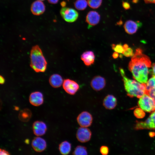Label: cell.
<instances>
[{
    "label": "cell",
    "mask_w": 155,
    "mask_h": 155,
    "mask_svg": "<svg viewBox=\"0 0 155 155\" xmlns=\"http://www.w3.org/2000/svg\"><path fill=\"white\" fill-rule=\"evenodd\" d=\"M151 61L140 48L136 50L129 64V69L133 78L137 81L146 84L147 82L149 69L152 67Z\"/></svg>",
    "instance_id": "6da1fadb"
},
{
    "label": "cell",
    "mask_w": 155,
    "mask_h": 155,
    "mask_svg": "<svg viewBox=\"0 0 155 155\" xmlns=\"http://www.w3.org/2000/svg\"><path fill=\"white\" fill-rule=\"evenodd\" d=\"M120 72L123 78L125 89L127 94L130 97L140 98L147 94L145 83H142L129 79L125 75L124 70L120 68Z\"/></svg>",
    "instance_id": "7a4b0ae2"
},
{
    "label": "cell",
    "mask_w": 155,
    "mask_h": 155,
    "mask_svg": "<svg viewBox=\"0 0 155 155\" xmlns=\"http://www.w3.org/2000/svg\"><path fill=\"white\" fill-rule=\"evenodd\" d=\"M30 66L36 72H44L46 70L47 62L42 51L38 45L33 46L30 54Z\"/></svg>",
    "instance_id": "3957f363"
},
{
    "label": "cell",
    "mask_w": 155,
    "mask_h": 155,
    "mask_svg": "<svg viewBox=\"0 0 155 155\" xmlns=\"http://www.w3.org/2000/svg\"><path fill=\"white\" fill-rule=\"evenodd\" d=\"M139 98L138 102L139 107L145 112L151 113L155 110V102L148 94Z\"/></svg>",
    "instance_id": "277c9868"
},
{
    "label": "cell",
    "mask_w": 155,
    "mask_h": 155,
    "mask_svg": "<svg viewBox=\"0 0 155 155\" xmlns=\"http://www.w3.org/2000/svg\"><path fill=\"white\" fill-rule=\"evenodd\" d=\"M76 120L80 127H88L91 126L92 123L93 117L90 113L84 111L78 115Z\"/></svg>",
    "instance_id": "5b68a950"
},
{
    "label": "cell",
    "mask_w": 155,
    "mask_h": 155,
    "mask_svg": "<svg viewBox=\"0 0 155 155\" xmlns=\"http://www.w3.org/2000/svg\"><path fill=\"white\" fill-rule=\"evenodd\" d=\"M60 14L66 22H72L75 21L78 17V12L73 9L63 7L60 11Z\"/></svg>",
    "instance_id": "8992f818"
},
{
    "label": "cell",
    "mask_w": 155,
    "mask_h": 155,
    "mask_svg": "<svg viewBox=\"0 0 155 155\" xmlns=\"http://www.w3.org/2000/svg\"><path fill=\"white\" fill-rule=\"evenodd\" d=\"M136 129H155V110L151 112L149 117L144 121L138 122L136 124Z\"/></svg>",
    "instance_id": "52a82bcc"
},
{
    "label": "cell",
    "mask_w": 155,
    "mask_h": 155,
    "mask_svg": "<svg viewBox=\"0 0 155 155\" xmlns=\"http://www.w3.org/2000/svg\"><path fill=\"white\" fill-rule=\"evenodd\" d=\"M92 133L88 127H80L77 131L76 138L81 143H86L91 139Z\"/></svg>",
    "instance_id": "ba28073f"
},
{
    "label": "cell",
    "mask_w": 155,
    "mask_h": 155,
    "mask_svg": "<svg viewBox=\"0 0 155 155\" xmlns=\"http://www.w3.org/2000/svg\"><path fill=\"white\" fill-rule=\"evenodd\" d=\"M63 87L66 92L71 95H74L79 89L78 84L69 79H66L64 80Z\"/></svg>",
    "instance_id": "9c48e42d"
},
{
    "label": "cell",
    "mask_w": 155,
    "mask_h": 155,
    "mask_svg": "<svg viewBox=\"0 0 155 155\" xmlns=\"http://www.w3.org/2000/svg\"><path fill=\"white\" fill-rule=\"evenodd\" d=\"M142 25L141 22L139 21L135 22L129 20L125 22L124 25V28L127 33L132 34L136 33Z\"/></svg>",
    "instance_id": "30bf717a"
},
{
    "label": "cell",
    "mask_w": 155,
    "mask_h": 155,
    "mask_svg": "<svg viewBox=\"0 0 155 155\" xmlns=\"http://www.w3.org/2000/svg\"><path fill=\"white\" fill-rule=\"evenodd\" d=\"M106 84V81L105 78L99 75L95 76L90 82V86L92 88L97 91L103 89Z\"/></svg>",
    "instance_id": "8fae6325"
},
{
    "label": "cell",
    "mask_w": 155,
    "mask_h": 155,
    "mask_svg": "<svg viewBox=\"0 0 155 155\" xmlns=\"http://www.w3.org/2000/svg\"><path fill=\"white\" fill-rule=\"evenodd\" d=\"M32 129L35 135L37 136H41L45 133L47 129V127L44 122L37 121L33 123Z\"/></svg>",
    "instance_id": "7c38bea8"
},
{
    "label": "cell",
    "mask_w": 155,
    "mask_h": 155,
    "mask_svg": "<svg viewBox=\"0 0 155 155\" xmlns=\"http://www.w3.org/2000/svg\"><path fill=\"white\" fill-rule=\"evenodd\" d=\"M31 145L33 149L37 152L44 151L46 148L47 146L46 141L43 138L39 137L33 139Z\"/></svg>",
    "instance_id": "4fadbf2b"
},
{
    "label": "cell",
    "mask_w": 155,
    "mask_h": 155,
    "mask_svg": "<svg viewBox=\"0 0 155 155\" xmlns=\"http://www.w3.org/2000/svg\"><path fill=\"white\" fill-rule=\"evenodd\" d=\"M29 101L32 105L36 106H39L43 103V95L39 91L32 92L30 95Z\"/></svg>",
    "instance_id": "5bb4252c"
},
{
    "label": "cell",
    "mask_w": 155,
    "mask_h": 155,
    "mask_svg": "<svg viewBox=\"0 0 155 155\" xmlns=\"http://www.w3.org/2000/svg\"><path fill=\"white\" fill-rule=\"evenodd\" d=\"M117 100L116 98L113 95L108 94L104 98L102 105L103 106L108 110H112L116 106Z\"/></svg>",
    "instance_id": "9a60e30c"
},
{
    "label": "cell",
    "mask_w": 155,
    "mask_h": 155,
    "mask_svg": "<svg viewBox=\"0 0 155 155\" xmlns=\"http://www.w3.org/2000/svg\"><path fill=\"white\" fill-rule=\"evenodd\" d=\"M45 7L44 4L41 1L37 0L34 1L31 7L32 13L35 15H40L45 11Z\"/></svg>",
    "instance_id": "2e32d148"
},
{
    "label": "cell",
    "mask_w": 155,
    "mask_h": 155,
    "mask_svg": "<svg viewBox=\"0 0 155 155\" xmlns=\"http://www.w3.org/2000/svg\"><path fill=\"white\" fill-rule=\"evenodd\" d=\"M100 19V16L97 12L90 11L87 14L86 21L90 25L94 26L98 24Z\"/></svg>",
    "instance_id": "e0dca14e"
},
{
    "label": "cell",
    "mask_w": 155,
    "mask_h": 155,
    "mask_svg": "<svg viewBox=\"0 0 155 155\" xmlns=\"http://www.w3.org/2000/svg\"><path fill=\"white\" fill-rule=\"evenodd\" d=\"M81 59L86 66H89L94 63L95 56L93 51H87L84 52L81 55Z\"/></svg>",
    "instance_id": "ac0fdd59"
},
{
    "label": "cell",
    "mask_w": 155,
    "mask_h": 155,
    "mask_svg": "<svg viewBox=\"0 0 155 155\" xmlns=\"http://www.w3.org/2000/svg\"><path fill=\"white\" fill-rule=\"evenodd\" d=\"M63 82L62 77L57 74L52 75L49 79L50 84L51 86L54 88H57L61 86Z\"/></svg>",
    "instance_id": "d6986e66"
},
{
    "label": "cell",
    "mask_w": 155,
    "mask_h": 155,
    "mask_svg": "<svg viewBox=\"0 0 155 155\" xmlns=\"http://www.w3.org/2000/svg\"><path fill=\"white\" fill-rule=\"evenodd\" d=\"M71 149V145L67 141H64L60 143L59 146V150L60 153L63 155H68Z\"/></svg>",
    "instance_id": "ffe728a7"
},
{
    "label": "cell",
    "mask_w": 155,
    "mask_h": 155,
    "mask_svg": "<svg viewBox=\"0 0 155 155\" xmlns=\"http://www.w3.org/2000/svg\"><path fill=\"white\" fill-rule=\"evenodd\" d=\"M32 115L30 109L25 108L20 111L18 115V118L21 121L27 122L30 120Z\"/></svg>",
    "instance_id": "44dd1931"
},
{
    "label": "cell",
    "mask_w": 155,
    "mask_h": 155,
    "mask_svg": "<svg viewBox=\"0 0 155 155\" xmlns=\"http://www.w3.org/2000/svg\"><path fill=\"white\" fill-rule=\"evenodd\" d=\"M74 155H87L88 152L87 148L84 146L78 145L72 152Z\"/></svg>",
    "instance_id": "7402d4cb"
},
{
    "label": "cell",
    "mask_w": 155,
    "mask_h": 155,
    "mask_svg": "<svg viewBox=\"0 0 155 155\" xmlns=\"http://www.w3.org/2000/svg\"><path fill=\"white\" fill-rule=\"evenodd\" d=\"M88 4L86 0H76L74 3V5L77 9L83 10L86 8Z\"/></svg>",
    "instance_id": "603a6c76"
},
{
    "label": "cell",
    "mask_w": 155,
    "mask_h": 155,
    "mask_svg": "<svg viewBox=\"0 0 155 155\" xmlns=\"http://www.w3.org/2000/svg\"><path fill=\"white\" fill-rule=\"evenodd\" d=\"M146 84L147 92L151 89L155 88V75H152Z\"/></svg>",
    "instance_id": "cb8c5ba5"
},
{
    "label": "cell",
    "mask_w": 155,
    "mask_h": 155,
    "mask_svg": "<svg viewBox=\"0 0 155 155\" xmlns=\"http://www.w3.org/2000/svg\"><path fill=\"white\" fill-rule=\"evenodd\" d=\"M102 0H88L89 6L91 8L97 9L101 5Z\"/></svg>",
    "instance_id": "d4e9b609"
},
{
    "label": "cell",
    "mask_w": 155,
    "mask_h": 155,
    "mask_svg": "<svg viewBox=\"0 0 155 155\" xmlns=\"http://www.w3.org/2000/svg\"><path fill=\"white\" fill-rule=\"evenodd\" d=\"M133 113L135 116L138 119L143 118L145 115V112L139 107L135 109Z\"/></svg>",
    "instance_id": "484cf974"
},
{
    "label": "cell",
    "mask_w": 155,
    "mask_h": 155,
    "mask_svg": "<svg viewBox=\"0 0 155 155\" xmlns=\"http://www.w3.org/2000/svg\"><path fill=\"white\" fill-rule=\"evenodd\" d=\"M111 47L112 49L114 50L115 52L123 54L124 51V49L123 45H122L121 44H113L111 45Z\"/></svg>",
    "instance_id": "4316f807"
},
{
    "label": "cell",
    "mask_w": 155,
    "mask_h": 155,
    "mask_svg": "<svg viewBox=\"0 0 155 155\" xmlns=\"http://www.w3.org/2000/svg\"><path fill=\"white\" fill-rule=\"evenodd\" d=\"M99 151L102 155H107L109 153V149L107 146H102L100 148Z\"/></svg>",
    "instance_id": "83f0119b"
},
{
    "label": "cell",
    "mask_w": 155,
    "mask_h": 155,
    "mask_svg": "<svg viewBox=\"0 0 155 155\" xmlns=\"http://www.w3.org/2000/svg\"><path fill=\"white\" fill-rule=\"evenodd\" d=\"M123 54L126 57H132L134 55L133 50L131 48L128 47L125 49Z\"/></svg>",
    "instance_id": "f1b7e54d"
},
{
    "label": "cell",
    "mask_w": 155,
    "mask_h": 155,
    "mask_svg": "<svg viewBox=\"0 0 155 155\" xmlns=\"http://www.w3.org/2000/svg\"><path fill=\"white\" fill-rule=\"evenodd\" d=\"M147 94L151 96L155 102V88L152 89L148 91Z\"/></svg>",
    "instance_id": "f546056e"
},
{
    "label": "cell",
    "mask_w": 155,
    "mask_h": 155,
    "mask_svg": "<svg viewBox=\"0 0 155 155\" xmlns=\"http://www.w3.org/2000/svg\"><path fill=\"white\" fill-rule=\"evenodd\" d=\"M122 5L123 8L126 9L128 10L130 8V5L129 3L126 1H123L122 2Z\"/></svg>",
    "instance_id": "4dcf8cb0"
},
{
    "label": "cell",
    "mask_w": 155,
    "mask_h": 155,
    "mask_svg": "<svg viewBox=\"0 0 155 155\" xmlns=\"http://www.w3.org/2000/svg\"><path fill=\"white\" fill-rule=\"evenodd\" d=\"M0 154L2 155H10L9 153L6 150L1 149L0 150Z\"/></svg>",
    "instance_id": "1f68e13d"
},
{
    "label": "cell",
    "mask_w": 155,
    "mask_h": 155,
    "mask_svg": "<svg viewBox=\"0 0 155 155\" xmlns=\"http://www.w3.org/2000/svg\"><path fill=\"white\" fill-rule=\"evenodd\" d=\"M152 69L150 70V72L151 73L152 75H155V63H153L152 65Z\"/></svg>",
    "instance_id": "d6a6232c"
},
{
    "label": "cell",
    "mask_w": 155,
    "mask_h": 155,
    "mask_svg": "<svg viewBox=\"0 0 155 155\" xmlns=\"http://www.w3.org/2000/svg\"><path fill=\"white\" fill-rule=\"evenodd\" d=\"M146 3H155V0H144Z\"/></svg>",
    "instance_id": "836d02e7"
},
{
    "label": "cell",
    "mask_w": 155,
    "mask_h": 155,
    "mask_svg": "<svg viewBox=\"0 0 155 155\" xmlns=\"http://www.w3.org/2000/svg\"><path fill=\"white\" fill-rule=\"evenodd\" d=\"M119 56L118 53L116 52H115L113 53L112 54V57L114 59H117Z\"/></svg>",
    "instance_id": "e575fe53"
},
{
    "label": "cell",
    "mask_w": 155,
    "mask_h": 155,
    "mask_svg": "<svg viewBox=\"0 0 155 155\" xmlns=\"http://www.w3.org/2000/svg\"><path fill=\"white\" fill-rule=\"evenodd\" d=\"M59 0H48V2L51 3L55 4L58 3Z\"/></svg>",
    "instance_id": "d590c367"
},
{
    "label": "cell",
    "mask_w": 155,
    "mask_h": 155,
    "mask_svg": "<svg viewBox=\"0 0 155 155\" xmlns=\"http://www.w3.org/2000/svg\"><path fill=\"white\" fill-rule=\"evenodd\" d=\"M0 79V83L1 84H3L5 82V80L4 78L1 75Z\"/></svg>",
    "instance_id": "8d00e7d4"
},
{
    "label": "cell",
    "mask_w": 155,
    "mask_h": 155,
    "mask_svg": "<svg viewBox=\"0 0 155 155\" xmlns=\"http://www.w3.org/2000/svg\"><path fill=\"white\" fill-rule=\"evenodd\" d=\"M66 5V3L65 1H63L61 3V5L63 7H64Z\"/></svg>",
    "instance_id": "74e56055"
},
{
    "label": "cell",
    "mask_w": 155,
    "mask_h": 155,
    "mask_svg": "<svg viewBox=\"0 0 155 155\" xmlns=\"http://www.w3.org/2000/svg\"><path fill=\"white\" fill-rule=\"evenodd\" d=\"M138 1V0H132V2L134 3H137Z\"/></svg>",
    "instance_id": "f35d334b"
},
{
    "label": "cell",
    "mask_w": 155,
    "mask_h": 155,
    "mask_svg": "<svg viewBox=\"0 0 155 155\" xmlns=\"http://www.w3.org/2000/svg\"><path fill=\"white\" fill-rule=\"evenodd\" d=\"M37 0L40 1H44V0Z\"/></svg>",
    "instance_id": "ab89813d"
}]
</instances>
